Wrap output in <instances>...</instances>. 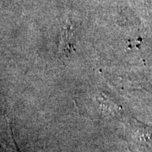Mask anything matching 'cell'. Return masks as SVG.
<instances>
[{
    "label": "cell",
    "instance_id": "6da1fadb",
    "mask_svg": "<svg viewBox=\"0 0 152 152\" xmlns=\"http://www.w3.org/2000/svg\"><path fill=\"white\" fill-rule=\"evenodd\" d=\"M136 145L138 152H152V129L143 128L138 131Z\"/></svg>",
    "mask_w": 152,
    "mask_h": 152
}]
</instances>
